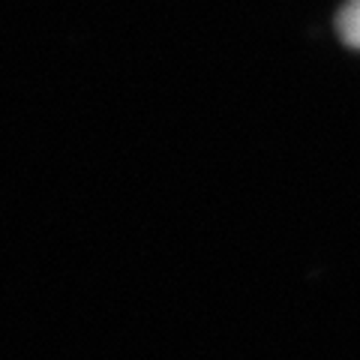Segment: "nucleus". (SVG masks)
Returning <instances> with one entry per match:
<instances>
[{
  "label": "nucleus",
  "mask_w": 360,
  "mask_h": 360,
  "mask_svg": "<svg viewBox=\"0 0 360 360\" xmlns=\"http://www.w3.org/2000/svg\"><path fill=\"white\" fill-rule=\"evenodd\" d=\"M340 33L348 45L360 49V0H348L340 13Z\"/></svg>",
  "instance_id": "1"
}]
</instances>
